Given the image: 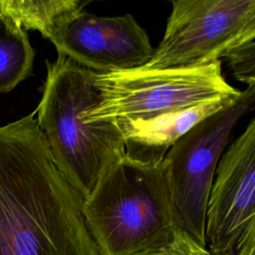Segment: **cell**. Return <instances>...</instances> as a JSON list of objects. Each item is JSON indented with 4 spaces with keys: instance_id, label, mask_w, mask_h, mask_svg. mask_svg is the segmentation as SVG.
I'll use <instances>...</instances> for the list:
<instances>
[{
    "instance_id": "1",
    "label": "cell",
    "mask_w": 255,
    "mask_h": 255,
    "mask_svg": "<svg viewBox=\"0 0 255 255\" xmlns=\"http://www.w3.org/2000/svg\"><path fill=\"white\" fill-rule=\"evenodd\" d=\"M34 115L0 127V255H100Z\"/></svg>"
},
{
    "instance_id": "2",
    "label": "cell",
    "mask_w": 255,
    "mask_h": 255,
    "mask_svg": "<svg viewBox=\"0 0 255 255\" xmlns=\"http://www.w3.org/2000/svg\"><path fill=\"white\" fill-rule=\"evenodd\" d=\"M82 213L100 255H145L183 230L172 202L166 166L123 155L83 198Z\"/></svg>"
},
{
    "instance_id": "3",
    "label": "cell",
    "mask_w": 255,
    "mask_h": 255,
    "mask_svg": "<svg viewBox=\"0 0 255 255\" xmlns=\"http://www.w3.org/2000/svg\"><path fill=\"white\" fill-rule=\"evenodd\" d=\"M46 66L36 120L57 168L84 198L104 170L126 154L125 139L116 124L85 118L97 103V72L61 53Z\"/></svg>"
},
{
    "instance_id": "4",
    "label": "cell",
    "mask_w": 255,
    "mask_h": 255,
    "mask_svg": "<svg viewBox=\"0 0 255 255\" xmlns=\"http://www.w3.org/2000/svg\"><path fill=\"white\" fill-rule=\"evenodd\" d=\"M95 87L97 103L85 112L86 120L114 124L145 121L241 94L226 82L220 60L186 67L96 73Z\"/></svg>"
},
{
    "instance_id": "5",
    "label": "cell",
    "mask_w": 255,
    "mask_h": 255,
    "mask_svg": "<svg viewBox=\"0 0 255 255\" xmlns=\"http://www.w3.org/2000/svg\"><path fill=\"white\" fill-rule=\"evenodd\" d=\"M255 103V85L218 112L205 118L178 138L166 151L169 187L182 229L205 246V211L218 161L232 129Z\"/></svg>"
},
{
    "instance_id": "6",
    "label": "cell",
    "mask_w": 255,
    "mask_h": 255,
    "mask_svg": "<svg viewBox=\"0 0 255 255\" xmlns=\"http://www.w3.org/2000/svg\"><path fill=\"white\" fill-rule=\"evenodd\" d=\"M158 47L143 69L202 65L255 41V0H171Z\"/></svg>"
},
{
    "instance_id": "7",
    "label": "cell",
    "mask_w": 255,
    "mask_h": 255,
    "mask_svg": "<svg viewBox=\"0 0 255 255\" xmlns=\"http://www.w3.org/2000/svg\"><path fill=\"white\" fill-rule=\"evenodd\" d=\"M212 255H255V120L222 153L204 228Z\"/></svg>"
},
{
    "instance_id": "8",
    "label": "cell",
    "mask_w": 255,
    "mask_h": 255,
    "mask_svg": "<svg viewBox=\"0 0 255 255\" xmlns=\"http://www.w3.org/2000/svg\"><path fill=\"white\" fill-rule=\"evenodd\" d=\"M45 38L58 53L97 73L140 68L154 52L146 32L130 14L100 17L80 9Z\"/></svg>"
},
{
    "instance_id": "9",
    "label": "cell",
    "mask_w": 255,
    "mask_h": 255,
    "mask_svg": "<svg viewBox=\"0 0 255 255\" xmlns=\"http://www.w3.org/2000/svg\"><path fill=\"white\" fill-rule=\"evenodd\" d=\"M238 97L198 104L145 121L116 124L125 139L126 154L141 161H161L168 148L191 128Z\"/></svg>"
},
{
    "instance_id": "10",
    "label": "cell",
    "mask_w": 255,
    "mask_h": 255,
    "mask_svg": "<svg viewBox=\"0 0 255 255\" xmlns=\"http://www.w3.org/2000/svg\"><path fill=\"white\" fill-rule=\"evenodd\" d=\"M34 57L26 30L0 12V95L12 91L29 77Z\"/></svg>"
},
{
    "instance_id": "11",
    "label": "cell",
    "mask_w": 255,
    "mask_h": 255,
    "mask_svg": "<svg viewBox=\"0 0 255 255\" xmlns=\"http://www.w3.org/2000/svg\"><path fill=\"white\" fill-rule=\"evenodd\" d=\"M81 8L80 0H0V12L13 18L24 29L40 32L44 38Z\"/></svg>"
},
{
    "instance_id": "12",
    "label": "cell",
    "mask_w": 255,
    "mask_h": 255,
    "mask_svg": "<svg viewBox=\"0 0 255 255\" xmlns=\"http://www.w3.org/2000/svg\"><path fill=\"white\" fill-rule=\"evenodd\" d=\"M226 59L235 79L247 86L255 85V41L234 49Z\"/></svg>"
},
{
    "instance_id": "13",
    "label": "cell",
    "mask_w": 255,
    "mask_h": 255,
    "mask_svg": "<svg viewBox=\"0 0 255 255\" xmlns=\"http://www.w3.org/2000/svg\"><path fill=\"white\" fill-rule=\"evenodd\" d=\"M145 255H212L205 246L200 245L184 230L164 248Z\"/></svg>"
},
{
    "instance_id": "14",
    "label": "cell",
    "mask_w": 255,
    "mask_h": 255,
    "mask_svg": "<svg viewBox=\"0 0 255 255\" xmlns=\"http://www.w3.org/2000/svg\"><path fill=\"white\" fill-rule=\"evenodd\" d=\"M93 1H100V0H80V2H81V7L84 6V5H86V4H88V3H91V2H93Z\"/></svg>"
}]
</instances>
